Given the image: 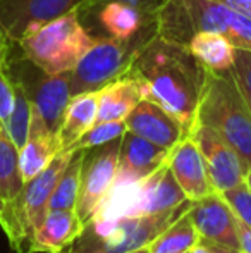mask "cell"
<instances>
[{
	"instance_id": "cell-1",
	"label": "cell",
	"mask_w": 251,
	"mask_h": 253,
	"mask_svg": "<svg viewBox=\"0 0 251 253\" xmlns=\"http://www.w3.org/2000/svg\"><path fill=\"white\" fill-rule=\"evenodd\" d=\"M127 73L138 80L143 98L172 114L188 133L193 129L203 66L191 55L188 47L158 37L153 23L144 30Z\"/></svg>"
},
{
	"instance_id": "cell-2",
	"label": "cell",
	"mask_w": 251,
	"mask_h": 253,
	"mask_svg": "<svg viewBox=\"0 0 251 253\" xmlns=\"http://www.w3.org/2000/svg\"><path fill=\"white\" fill-rule=\"evenodd\" d=\"M155 31L182 47H188L198 31H215L234 47L251 50V12L232 9L220 0H167L155 16Z\"/></svg>"
},
{
	"instance_id": "cell-3",
	"label": "cell",
	"mask_w": 251,
	"mask_h": 253,
	"mask_svg": "<svg viewBox=\"0 0 251 253\" xmlns=\"http://www.w3.org/2000/svg\"><path fill=\"white\" fill-rule=\"evenodd\" d=\"M194 124L217 131L239 153L246 166L251 164V109L231 69L210 71L203 67Z\"/></svg>"
},
{
	"instance_id": "cell-4",
	"label": "cell",
	"mask_w": 251,
	"mask_h": 253,
	"mask_svg": "<svg viewBox=\"0 0 251 253\" xmlns=\"http://www.w3.org/2000/svg\"><path fill=\"white\" fill-rule=\"evenodd\" d=\"M93 42L95 38L81 21L79 10L74 9L28 31L17 42V47L45 73L62 74L72 71Z\"/></svg>"
},
{
	"instance_id": "cell-5",
	"label": "cell",
	"mask_w": 251,
	"mask_h": 253,
	"mask_svg": "<svg viewBox=\"0 0 251 253\" xmlns=\"http://www.w3.org/2000/svg\"><path fill=\"white\" fill-rule=\"evenodd\" d=\"M74 150H61L47 167L23 184L19 195L0 213V227L16 253H30L35 231L48 212V202Z\"/></svg>"
},
{
	"instance_id": "cell-6",
	"label": "cell",
	"mask_w": 251,
	"mask_h": 253,
	"mask_svg": "<svg viewBox=\"0 0 251 253\" xmlns=\"http://www.w3.org/2000/svg\"><path fill=\"white\" fill-rule=\"evenodd\" d=\"M3 67L14 84L26 93L33 109L41 116L48 129L57 134L64 110L71 100V73H45L21 53L17 43L10 45Z\"/></svg>"
},
{
	"instance_id": "cell-7",
	"label": "cell",
	"mask_w": 251,
	"mask_h": 253,
	"mask_svg": "<svg viewBox=\"0 0 251 253\" xmlns=\"http://www.w3.org/2000/svg\"><path fill=\"white\" fill-rule=\"evenodd\" d=\"M144 30L133 42H121L112 37L95 38L93 45L71 71V97L84 91H98L126 74Z\"/></svg>"
},
{
	"instance_id": "cell-8",
	"label": "cell",
	"mask_w": 251,
	"mask_h": 253,
	"mask_svg": "<svg viewBox=\"0 0 251 253\" xmlns=\"http://www.w3.org/2000/svg\"><path fill=\"white\" fill-rule=\"evenodd\" d=\"M121 138L84 150L76 203V213L84 226L95 220L117 181Z\"/></svg>"
},
{
	"instance_id": "cell-9",
	"label": "cell",
	"mask_w": 251,
	"mask_h": 253,
	"mask_svg": "<svg viewBox=\"0 0 251 253\" xmlns=\"http://www.w3.org/2000/svg\"><path fill=\"white\" fill-rule=\"evenodd\" d=\"M189 134L200 148L208 179L217 193L245 183L248 166L217 131L203 124H194Z\"/></svg>"
},
{
	"instance_id": "cell-10",
	"label": "cell",
	"mask_w": 251,
	"mask_h": 253,
	"mask_svg": "<svg viewBox=\"0 0 251 253\" xmlns=\"http://www.w3.org/2000/svg\"><path fill=\"white\" fill-rule=\"evenodd\" d=\"M90 0H0V33L17 43L28 31L69 10H81Z\"/></svg>"
},
{
	"instance_id": "cell-11",
	"label": "cell",
	"mask_w": 251,
	"mask_h": 253,
	"mask_svg": "<svg viewBox=\"0 0 251 253\" xmlns=\"http://www.w3.org/2000/svg\"><path fill=\"white\" fill-rule=\"evenodd\" d=\"M201 243H212L239 252L234 212L220 193L214 191L198 202H191L188 209ZM241 253V252H239Z\"/></svg>"
},
{
	"instance_id": "cell-12",
	"label": "cell",
	"mask_w": 251,
	"mask_h": 253,
	"mask_svg": "<svg viewBox=\"0 0 251 253\" xmlns=\"http://www.w3.org/2000/svg\"><path fill=\"white\" fill-rule=\"evenodd\" d=\"M126 129L158 147L171 150L182 138L188 129L172 114L162 109L158 103L143 98L124 119Z\"/></svg>"
},
{
	"instance_id": "cell-13",
	"label": "cell",
	"mask_w": 251,
	"mask_h": 253,
	"mask_svg": "<svg viewBox=\"0 0 251 253\" xmlns=\"http://www.w3.org/2000/svg\"><path fill=\"white\" fill-rule=\"evenodd\" d=\"M167 166L189 202H198L215 191L208 179L201 152L191 134H186L171 148Z\"/></svg>"
},
{
	"instance_id": "cell-14",
	"label": "cell",
	"mask_w": 251,
	"mask_h": 253,
	"mask_svg": "<svg viewBox=\"0 0 251 253\" xmlns=\"http://www.w3.org/2000/svg\"><path fill=\"white\" fill-rule=\"evenodd\" d=\"M169 152L126 129L121 138L117 181L143 183L167 160Z\"/></svg>"
},
{
	"instance_id": "cell-15",
	"label": "cell",
	"mask_w": 251,
	"mask_h": 253,
	"mask_svg": "<svg viewBox=\"0 0 251 253\" xmlns=\"http://www.w3.org/2000/svg\"><path fill=\"white\" fill-rule=\"evenodd\" d=\"M84 224L76 210H48L45 219L35 231L30 253H55L71 247L81 233Z\"/></svg>"
},
{
	"instance_id": "cell-16",
	"label": "cell",
	"mask_w": 251,
	"mask_h": 253,
	"mask_svg": "<svg viewBox=\"0 0 251 253\" xmlns=\"http://www.w3.org/2000/svg\"><path fill=\"white\" fill-rule=\"evenodd\" d=\"M59 152L61 147H59L57 134L48 129L41 116L33 109L28 138L19 148V169L24 183L41 172Z\"/></svg>"
},
{
	"instance_id": "cell-17",
	"label": "cell",
	"mask_w": 251,
	"mask_h": 253,
	"mask_svg": "<svg viewBox=\"0 0 251 253\" xmlns=\"http://www.w3.org/2000/svg\"><path fill=\"white\" fill-rule=\"evenodd\" d=\"M143 100L141 86L129 73L98 90L97 123L124 121L129 112Z\"/></svg>"
},
{
	"instance_id": "cell-18",
	"label": "cell",
	"mask_w": 251,
	"mask_h": 253,
	"mask_svg": "<svg viewBox=\"0 0 251 253\" xmlns=\"http://www.w3.org/2000/svg\"><path fill=\"white\" fill-rule=\"evenodd\" d=\"M97 112L98 91H84L71 97L57 131L61 150H71V147L97 123Z\"/></svg>"
},
{
	"instance_id": "cell-19",
	"label": "cell",
	"mask_w": 251,
	"mask_h": 253,
	"mask_svg": "<svg viewBox=\"0 0 251 253\" xmlns=\"http://www.w3.org/2000/svg\"><path fill=\"white\" fill-rule=\"evenodd\" d=\"M97 17L108 37L121 42H133L144 28L155 23V17L124 2L104 3L97 9Z\"/></svg>"
},
{
	"instance_id": "cell-20",
	"label": "cell",
	"mask_w": 251,
	"mask_h": 253,
	"mask_svg": "<svg viewBox=\"0 0 251 253\" xmlns=\"http://www.w3.org/2000/svg\"><path fill=\"white\" fill-rule=\"evenodd\" d=\"M143 183L148 186L143 205V212L146 213H172L191 203L172 176L167 160Z\"/></svg>"
},
{
	"instance_id": "cell-21",
	"label": "cell",
	"mask_w": 251,
	"mask_h": 253,
	"mask_svg": "<svg viewBox=\"0 0 251 253\" xmlns=\"http://www.w3.org/2000/svg\"><path fill=\"white\" fill-rule=\"evenodd\" d=\"M191 55L210 71H227L234 64L236 47L220 33L198 31L188 43Z\"/></svg>"
},
{
	"instance_id": "cell-22",
	"label": "cell",
	"mask_w": 251,
	"mask_h": 253,
	"mask_svg": "<svg viewBox=\"0 0 251 253\" xmlns=\"http://www.w3.org/2000/svg\"><path fill=\"white\" fill-rule=\"evenodd\" d=\"M24 179L19 169V148L0 123V213L19 195Z\"/></svg>"
},
{
	"instance_id": "cell-23",
	"label": "cell",
	"mask_w": 251,
	"mask_h": 253,
	"mask_svg": "<svg viewBox=\"0 0 251 253\" xmlns=\"http://www.w3.org/2000/svg\"><path fill=\"white\" fill-rule=\"evenodd\" d=\"M189 209V207H188ZM188 209L150 241V253H184L198 243L200 236Z\"/></svg>"
},
{
	"instance_id": "cell-24",
	"label": "cell",
	"mask_w": 251,
	"mask_h": 253,
	"mask_svg": "<svg viewBox=\"0 0 251 253\" xmlns=\"http://www.w3.org/2000/svg\"><path fill=\"white\" fill-rule=\"evenodd\" d=\"M84 150H74L69 164L59 177L48 202V210H76L81 184V166Z\"/></svg>"
},
{
	"instance_id": "cell-25",
	"label": "cell",
	"mask_w": 251,
	"mask_h": 253,
	"mask_svg": "<svg viewBox=\"0 0 251 253\" xmlns=\"http://www.w3.org/2000/svg\"><path fill=\"white\" fill-rule=\"evenodd\" d=\"M14 86H16V103H14L12 112H10L9 119H7V123L3 124V126H5V131L9 133L14 145H16L17 148H21L28 138V131H30V124H31V114H33V105H31L30 98L26 97V93H24L17 84H14Z\"/></svg>"
},
{
	"instance_id": "cell-26",
	"label": "cell",
	"mask_w": 251,
	"mask_h": 253,
	"mask_svg": "<svg viewBox=\"0 0 251 253\" xmlns=\"http://www.w3.org/2000/svg\"><path fill=\"white\" fill-rule=\"evenodd\" d=\"M126 133L124 121H110V123H95L76 143L71 147V150H88V148L98 147L115 138H121Z\"/></svg>"
},
{
	"instance_id": "cell-27",
	"label": "cell",
	"mask_w": 251,
	"mask_h": 253,
	"mask_svg": "<svg viewBox=\"0 0 251 253\" xmlns=\"http://www.w3.org/2000/svg\"><path fill=\"white\" fill-rule=\"evenodd\" d=\"M231 73L234 76L246 103L251 109V50L236 47L234 64L231 67Z\"/></svg>"
},
{
	"instance_id": "cell-28",
	"label": "cell",
	"mask_w": 251,
	"mask_h": 253,
	"mask_svg": "<svg viewBox=\"0 0 251 253\" xmlns=\"http://www.w3.org/2000/svg\"><path fill=\"white\" fill-rule=\"evenodd\" d=\"M220 195L227 202V205L231 207L232 212H234L236 219H239L251 229V193L246 188V184L241 183Z\"/></svg>"
},
{
	"instance_id": "cell-29",
	"label": "cell",
	"mask_w": 251,
	"mask_h": 253,
	"mask_svg": "<svg viewBox=\"0 0 251 253\" xmlns=\"http://www.w3.org/2000/svg\"><path fill=\"white\" fill-rule=\"evenodd\" d=\"M16 103V86L7 74L3 64H0V123L5 124Z\"/></svg>"
},
{
	"instance_id": "cell-30",
	"label": "cell",
	"mask_w": 251,
	"mask_h": 253,
	"mask_svg": "<svg viewBox=\"0 0 251 253\" xmlns=\"http://www.w3.org/2000/svg\"><path fill=\"white\" fill-rule=\"evenodd\" d=\"M107 2L129 3V5L140 9L141 12H144L146 16L155 17L157 16V12L164 7V3L167 2V0H90V2L86 3V7H83V9L79 10V14H91V12H95L98 7L104 5V3H107Z\"/></svg>"
},
{
	"instance_id": "cell-31",
	"label": "cell",
	"mask_w": 251,
	"mask_h": 253,
	"mask_svg": "<svg viewBox=\"0 0 251 253\" xmlns=\"http://www.w3.org/2000/svg\"><path fill=\"white\" fill-rule=\"evenodd\" d=\"M236 231H238L239 252L251 253V229L238 219V222H236Z\"/></svg>"
},
{
	"instance_id": "cell-32",
	"label": "cell",
	"mask_w": 251,
	"mask_h": 253,
	"mask_svg": "<svg viewBox=\"0 0 251 253\" xmlns=\"http://www.w3.org/2000/svg\"><path fill=\"white\" fill-rule=\"evenodd\" d=\"M225 5L232 7V9L243 10V12H251V0H220Z\"/></svg>"
},
{
	"instance_id": "cell-33",
	"label": "cell",
	"mask_w": 251,
	"mask_h": 253,
	"mask_svg": "<svg viewBox=\"0 0 251 253\" xmlns=\"http://www.w3.org/2000/svg\"><path fill=\"white\" fill-rule=\"evenodd\" d=\"M10 42L7 40L5 37H3L2 33H0V64H3V60H5V57H7V52H9V48H10Z\"/></svg>"
},
{
	"instance_id": "cell-34",
	"label": "cell",
	"mask_w": 251,
	"mask_h": 253,
	"mask_svg": "<svg viewBox=\"0 0 251 253\" xmlns=\"http://www.w3.org/2000/svg\"><path fill=\"white\" fill-rule=\"evenodd\" d=\"M191 253H214L210 250V248H207L205 245H201V243H196L193 248H191Z\"/></svg>"
},
{
	"instance_id": "cell-35",
	"label": "cell",
	"mask_w": 251,
	"mask_h": 253,
	"mask_svg": "<svg viewBox=\"0 0 251 253\" xmlns=\"http://www.w3.org/2000/svg\"><path fill=\"white\" fill-rule=\"evenodd\" d=\"M122 253H150V247H148V245H144V247L134 248V250H127V252H122Z\"/></svg>"
},
{
	"instance_id": "cell-36",
	"label": "cell",
	"mask_w": 251,
	"mask_h": 253,
	"mask_svg": "<svg viewBox=\"0 0 251 253\" xmlns=\"http://www.w3.org/2000/svg\"><path fill=\"white\" fill-rule=\"evenodd\" d=\"M245 184H246V188H248L250 193H251V164L248 166V172H246V177H245Z\"/></svg>"
},
{
	"instance_id": "cell-37",
	"label": "cell",
	"mask_w": 251,
	"mask_h": 253,
	"mask_svg": "<svg viewBox=\"0 0 251 253\" xmlns=\"http://www.w3.org/2000/svg\"><path fill=\"white\" fill-rule=\"evenodd\" d=\"M55 253H64V252H55Z\"/></svg>"
},
{
	"instance_id": "cell-38",
	"label": "cell",
	"mask_w": 251,
	"mask_h": 253,
	"mask_svg": "<svg viewBox=\"0 0 251 253\" xmlns=\"http://www.w3.org/2000/svg\"><path fill=\"white\" fill-rule=\"evenodd\" d=\"M184 253H191V250H189V252H184Z\"/></svg>"
}]
</instances>
